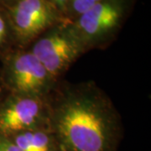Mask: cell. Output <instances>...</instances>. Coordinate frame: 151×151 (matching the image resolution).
Returning <instances> with one entry per match:
<instances>
[{
  "mask_svg": "<svg viewBox=\"0 0 151 151\" xmlns=\"http://www.w3.org/2000/svg\"><path fill=\"white\" fill-rule=\"evenodd\" d=\"M2 92H3V90H2V88H1V86H0V102H1V96H2Z\"/></svg>",
  "mask_w": 151,
  "mask_h": 151,
  "instance_id": "12",
  "label": "cell"
},
{
  "mask_svg": "<svg viewBox=\"0 0 151 151\" xmlns=\"http://www.w3.org/2000/svg\"><path fill=\"white\" fill-rule=\"evenodd\" d=\"M59 12L49 0H16L7 14L12 33L29 40L53 25Z\"/></svg>",
  "mask_w": 151,
  "mask_h": 151,
  "instance_id": "3",
  "label": "cell"
},
{
  "mask_svg": "<svg viewBox=\"0 0 151 151\" xmlns=\"http://www.w3.org/2000/svg\"><path fill=\"white\" fill-rule=\"evenodd\" d=\"M53 5L60 12V11L68 10V2L69 0H49Z\"/></svg>",
  "mask_w": 151,
  "mask_h": 151,
  "instance_id": "10",
  "label": "cell"
},
{
  "mask_svg": "<svg viewBox=\"0 0 151 151\" xmlns=\"http://www.w3.org/2000/svg\"><path fill=\"white\" fill-rule=\"evenodd\" d=\"M52 124L67 151H108L117 121L101 95L93 89L81 88L60 101Z\"/></svg>",
  "mask_w": 151,
  "mask_h": 151,
  "instance_id": "1",
  "label": "cell"
},
{
  "mask_svg": "<svg viewBox=\"0 0 151 151\" xmlns=\"http://www.w3.org/2000/svg\"><path fill=\"white\" fill-rule=\"evenodd\" d=\"M42 106L36 97H14L0 103V136L19 132L37 123Z\"/></svg>",
  "mask_w": 151,
  "mask_h": 151,
  "instance_id": "6",
  "label": "cell"
},
{
  "mask_svg": "<svg viewBox=\"0 0 151 151\" xmlns=\"http://www.w3.org/2000/svg\"><path fill=\"white\" fill-rule=\"evenodd\" d=\"M13 1H16V0H0V5L1 4H7V3H10V2H13Z\"/></svg>",
  "mask_w": 151,
  "mask_h": 151,
  "instance_id": "11",
  "label": "cell"
},
{
  "mask_svg": "<svg viewBox=\"0 0 151 151\" xmlns=\"http://www.w3.org/2000/svg\"><path fill=\"white\" fill-rule=\"evenodd\" d=\"M12 31L7 13L0 7V51L4 48Z\"/></svg>",
  "mask_w": 151,
  "mask_h": 151,
  "instance_id": "8",
  "label": "cell"
},
{
  "mask_svg": "<svg viewBox=\"0 0 151 151\" xmlns=\"http://www.w3.org/2000/svg\"><path fill=\"white\" fill-rule=\"evenodd\" d=\"M99 1L100 0H69L68 9L78 18Z\"/></svg>",
  "mask_w": 151,
  "mask_h": 151,
  "instance_id": "7",
  "label": "cell"
},
{
  "mask_svg": "<svg viewBox=\"0 0 151 151\" xmlns=\"http://www.w3.org/2000/svg\"><path fill=\"white\" fill-rule=\"evenodd\" d=\"M50 76L31 53L18 54L11 58L4 70V81L16 92L31 96L43 91Z\"/></svg>",
  "mask_w": 151,
  "mask_h": 151,
  "instance_id": "5",
  "label": "cell"
},
{
  "mask_svg": "<svg viewBox=\"0 0 151 151\" xmlns=\"http://www.w3.org/2000/svg\"><path fill=\"white\" fill-rule=\"evenodd\" d=\"M80 48L81 45L70 30L56 29L40 38L35 44L31 53L51 77L59 75L70 65Z\"/></svg>",
  "mask_w": 151,
  "mask_h": 151,
  "instance_id": "4",
  "label": "cell"
},
{
  "mask_svg": "<svg viewBox=\"0 0 151 151\" xmlns=\"http://www.w3.org/2000/svg\"><path fill=\"white\" fill-rule=\"evenodd\" d=\"M129 0H100L77 18L70 29L81 45L99 41L119 27L128 10Z\"/></svg>",
  "mask_w": 151,
  "mask_h": 151,
  "instance_id": "2",
  "label": "cell"
},
{
  "mask_svg": "<svg viewBox=\"0 0 151 151\" xmlns=\"http://www.w3.org/2000/svg\"><path fill=\"white\" fill-rule=\"evenodd\" d=\"M34 151H49L48 136L42 132H30Z\"/></svg>",
  "mask_w": 151,
  "mask_h": 151,
  "instance_id": "9",
  "label": "cell"
}]
</instances>
